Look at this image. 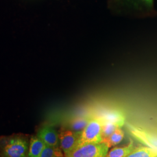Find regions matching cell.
<instances>
[{
	"label": "cell",
	"mask_w": 157,
	"mask_h": 157,
	"mask_svg": "<svg viewBox=\"0 0 157 157\" xmlns=\"http://www.w3.org/2000/svg\"><path fill=\"white\" fill-rule=\"evenodd\" d=\"M90 117L79 116L71 119L66 128L75 132H82L88 124L91 119Z\"/></svg>",
	"instance_id": "obj_9"
},
{
	"label": "cell",
	"mask_w": 157,
	"mask_h": 157,
	"mask_svg": "<svg viewBox=\"0 0 157 157\" xmlns=\"http://www.w3.org/2000/svg\"><path fill=\"white\" fill-rule=\"evenodd\" d=\"M126 157H157V150L148 147L135 148Z\"/></svg>",
	"instance_id": "obj_10"
},
{
	"label": "cell",
	"mask_w": 157,
	"mask_h": 157,
	"mask_svg": "<svg viewBox=\"0 0 157 157\" xmlns=\"http://www.w3.org/2000/svg\"><path fill=\"white\" fill-rule=\"evenodd\" d=\"M109 148L104 143L88 144L75 148L65 157H106Z\"/></svg>",
	"instance_id": "obj_3"
},
{
	"label": "cell",
	"mask_w": 157,
	"mask_h": 157,
	"mask_svg": "<svg viewBox=\"0 0 157 157\" xmlns=\"http://www.w3.org/2000/svg\"><path fill=\"white\" fill-rule=\"evenodd\" d=\"M135 148L134 142L132 140L126 146L114 147L108 151L106 157H126Z\"/></svg>",
	"instance_id": "obj_8"
},
{
	"label": "cell",
	"mask_w": 157,
	"mask_h": 157,
	"mask_svg": "<svg viewBox=\"0 0 157 157\" xmlns=\"http://www.w3.org/2000/svg\"><path fill=\"white\" fill-rule=\"evenodd\" d=\"M40 157H65V155L59 147L45 145Z\"/></svg>",
	"instance_id": "obj_12"
},
{
	"label": "cell",
	"mask_w": 157,
	"mask_h": 157,
	"mask_svg": "<svg viewBox=\"0 0 157 157\" xmlns=\"http://www.w3.org/2000/svg\"><path fill=\"white\" fill-rule=\"evenodd\" d=\"M95 117L99 118L102 122H112L118 124L121 128L124 125L125 121L124 114L119 111L113 109L101 111Z\"/></svg>",
	"instance_id": "obj_6"
},
{
	"label": "cell",
	"mask_w": 157,
	"mask_h": 157,
	"mask_svg": "<svg viewBox=\"0 0 157 157\" xmlns=\"http://www.w3.org/2000/svg\"><path fill=\"white\" fill-rule=\"evenodd\" d=\"M45 146V143L36 135L31 136L29 148L28 157H40Z\"/></svg>",
	"instance_id": "obj_7"
},
{
	"label": "cell",
	"mask_w": 157,
	"mask_h": 157,
	"mask_svg": "<svg viewBox=\"0 0 157 157\" xmlns=\"http://www.w3.org/2000/svg\"><path fill=\"white\" fill-rule=\"evenodd\" d=\"M124 130L121 128L117 129L112 135L109 136L106 139L102 141L109 148L119 144L124 139Z\"/></svg>",
	"instance_id": "obj_11"
},
{
	"label": "cell",
	"mask_w": 157,
	"mask_h": 157,
	"mask_svg": "<svg viewBox=\"0 0 157 157\" xmlns=\"http://www.w3.org/2000/svg\"><path fill=\"white\" fill-rule=\"evenodd\" d=\"M121 128L117 124H113L109 122H102V129H101V136L102 138V141L108 138L109 136L117 130Z\"/></svg>",
	"instance_id": "obj_13"
},
{
	"label": "cell",
	"mask_w": 157,
	"mask_h": 157,
	"mask_svg": "<svg viewBox=\"0 0 157 157\" xmlns=\"http://www.w3.org/2000/svg\"><path fill=\"white\" fill-rule=\"evenodd\" d=\"M141 2L148 8L153 6V0H139Z\"/></svg>",
	"instance_id": "obj_14"
},
{
	"label": "cell",
	"mask_w": 157,
	"mask_h": 157,
	"mask_svg": "<svg viewBox=\"0 0 157 157\" xmlns=\"http://www.w3.org/2000/svg\"><path fill=\"white\" fill-rule=\"evenodd\" d=\"M82 132H75L62 128L59 132V147L65 157L69 155L76 148Z\"/></svg>",
	"instance_id": "obj_4"
},
{
	"label": "cell",
	"mask_w": 157,
	"mask_h": 157,
	"mask_svg": "<svg viewBox=\"0 0 157 157\" xmlns=\"http://www.w3.org/2000/svg\"><path fill=\"white\" fill-rule=\"evenodd\" d=\"M101 129L102 122L101 120L95 116L91 118L88 124L81 132L76 148L88 144L102 143Z\"/></svg>",
	"instance_id": "obj_2"
},
{
	"label": "cell",
	"mask_w": 157,
	"mask_h": 157,
	"mask_svg": "<svg viewBox=\"0 0 157 157\" xmlns=\"http://www.w3.org/2000/svg\"><path fill=\"white\" fill-rule=\"evenodd\" d=\"M30 137L24 133L0 136V157H28Z\"/></svg>",
	"instance_id": "obj_1"
},
{
	"label": "cell",
	"mask_w": 157,
	"mask_h": 157,
	"mask_svg": "<svg viewBox=\"0 0 157 157\" xmlns=\"http://www.w3.org/2000/svg\"><path fill=\"white\" fill-rule=\"evenodd\" d=\"M36 135L45 145L59 147V132L52 126L45 124L41 126L37 130Z\"/></svg>",
	"instance_id": "obj_5"
}]
</instances>
